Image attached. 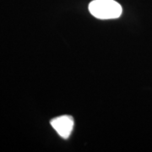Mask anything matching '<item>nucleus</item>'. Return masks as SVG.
Wrapping results in <instances>:
<instances>
[{
	"instance_id": "f257e3e1",
	"label": "nucleus",
	"mask_w": 152,
	"mask_h": 152,
	"mask_svg": "<svg viewBox=\"0 0 152 152\" xmlns=\"http://www.w3.org/2000/svg\"><path fill=\"white\" fill-rule=\"evenodd\" d=\"M93 16L101 20L117 19L122 15V6L115 0H93L89 4Z\"/></svg>"
},
{
	"instance_id": "f03ea898",
	"label": "nucleus",
	"mask_w": 152,
	"mask_h": 152,
	"mask_svg": "<svg viewBox=\"0 0 152 152\" xmlns=\"http://www.w3.org/2000/svg\"><path fill=\"white\" fill-rule=\"evenodd\" d=\"M74 119L70 116L64 115L51 121V125L57 133L64 139H68L74 128Z\"/></svg>"
}]
</instances>
